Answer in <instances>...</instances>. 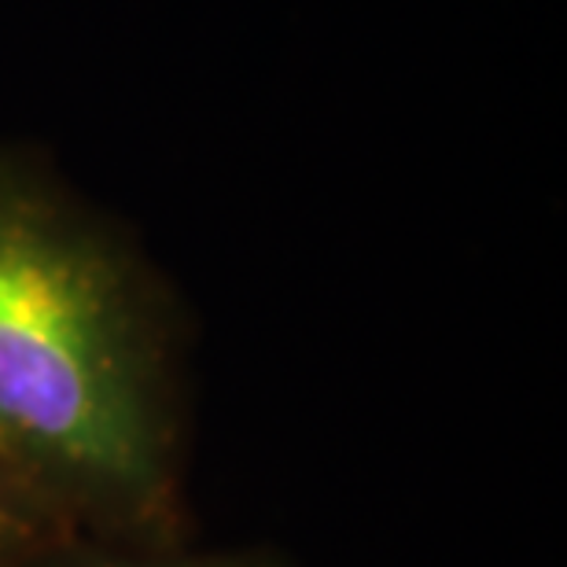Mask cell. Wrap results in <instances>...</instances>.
<instances>
[{
  "mask_svg": "<svg viewBox=\"0 0 567 567\" xmlns=\"http://www.w3.org/2000/svg\"><path fill=\"white\" fill-rule=\"evenodd\" d=\"M0 472L78 542L158 546L177 508L163 328L130 258L0 163Z\"/></svg>",
  "mask_w": 567,
  "mask_h": 567,
  "instance_id": "obj_1",
  "label": "cell"
},
{
  "mask_svg": "<svg viewBox=\"0 0 567 567\" xmlns=\"http://www.w3.org/2000/svg\"><path fill=\"white\" fill-rule=\"evenodd\" d=\"M27 567H277L262 557L236 553H158V546H118V542H60Z\"/></svg>",
  "mask_w": 567,
  "mask_h": 567,
  "instance_id": "obj_2",
  "label": "cell"
},
{
  "mask_svg": "<svg viewBox=\"0 0 567 567\" xmlns=\"http://www.w3.org/2000/svg\"><path fill=\"white\" fill-rule=\"evenodd\" d=\"M60 542L71 538L0 472V567H27Z\"/></svg>",
  "mask_w": 567,
  "mask_h": 567,
  "instance_id": "obj_3",
  "label": "cell"
}]
</instances>
